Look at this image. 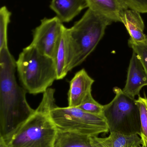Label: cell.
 Returning a JSON list of instances; mask_svg holds the SVG:
<instances>
[{
  "instance_id": "52a82bcc",
  "label": "cell",
  "mask_w": 147,
  "mask_h": 147,
  "mask_svg": "<svg viewBox=\"0 0 147 147\" xmlns=\"http://www.w3.org/2000/svg\"><path fill=\"white\" fill-rule=\"evenodd\" d=\"M63 26L57 16L44 18L34 30L33 40L30 45L53 58Z\"/></svg>"
},
{
  "instance_id": "7402d4cb",
  "label": "cell",
  "mask_w": 147,
  "mask_h": 147,
  "mask_svg": "<svg viewBox=\"0 0 147 147\" xmlns=\"http://www.w3.org/2000/svg\"><path fill=\"white\" fill-rule=\"evenodd\" d=\"M140 147H142V146H140Z\"/></svg>"
},
{
  "instance_id": "ac0fdd59",
  "label": "cell",
  "mask_w": 147,
  "mask_h": 147,
  "mask_svg": "<svg viewBox=\"0 0 147 147\" xmlns=\"http://www.w3.org/2000/svg\"><path fill=\"white\" fill-rule=\"evenodd\" d=\"M78 108L90 114L98 115H104V105L100 104L93 98L91 93L88 95Z\"/></svg>"
},
{
  "instance_id": "7a4b0ae2",
  "label": "cell",
  "mask_w": 147,
  "mask_h": 147,
  "mask_svg": "<svg viewBox=\"0 0 147 147\" xmlns=\"http://www.w3.org/2000/svg\"><path fill=\"white\" fill-rule=\"evenodd\" d=\"M55 89L43 93L38 108L26 120L3 136V142L10 147H54L58 129L50 117L55 106Z\"/></svg>"
},
{
  "instance_id": "d6986e66",
  "label": "cell",
  "mask_w": 147,
  "mask_h": 147,
  "mask_svg": "<svg viewBox=\"0 0 147 147\" xmlns=\"http://www.w3.org/2000/svg\"><path fill=\"white\" fill-rule=\"evenodd\" d=\"M128 45L139 57L147 73V40L144 42H135L130 38Z\"/></svg>"
},
{
  "instance_id": "3957f363",
  "label": "cell",
  "mask_w": 147,
  "mask_h": 147,
  "mask_svg": "<svg viewBox=\"0 0 147 147\" xmlns=\"http://www.w3.org/2000/svg\"><path fill=\"white\" fill-rule=\"evenodd\" d=\"M113 21L88 8L83 17L66 29L72 62L69 71L81 65L96 49Z\"/></svg>"
},
{
  "instance_id": "5b68a950",
  "label": "cell",
  "mask_w": 147,
  "mask_h": 147,
  "mask_svg": "<svg viewBox=\"0 0 147 147\" xmlns=\"http://www.w3.org/2000/svg\"><path fill=\"white\" fill-rule=\"evenodd\" d=\"M49 114L58 131L91 136H98L110 131L108 123L104 115L90 114L78 107H60L55 105L50 111Z\"/></svg>"
},
{
  "instance_id": "ba28073f",
  "label": "cell",
  "mask_w": 147,
  "mask_h": 147,
  "mask_svg": "<svg viewBox=\"0 0 147 147\" xmlns=\"http://www.w3.org/2000/svg\"><path fill=\"white\" fill-rule=\"evenodd\" d=\"M147 86V73L137 54L133 51L128 69L127 76L123 91L132 98L140 96L143 86Z\"/></svg>"
},
{
  "instance_id": "9a60e30c",
  "label": "cell",
  "mask_w": 147,
  "mask_h": 147,
  "mask_svg": "<svg viewBox=\"0 0 147 147\" xmlns=\"http://www.w3.org/2000/svg\"><path fill=\"white\" fill-rule=\"evenodd\" d=\"M91 136L58 131L54 147H92Z\"/></svg>"
},
{
  "instance_id": "e0dca14e",
  "label": "cell",
  "mask_w": 147,
  "mask_h": 147,
  "mask_svg": "<svg viewBox=\"0 0 147 147\" xmlns=\"http://www.w3.org/2000/svg\"><path fill=\"white\" fill-rule=\"evenodd\" d=\"M11 13L6 6L0 9V49L8 47L7 28Z\"/></svg>"
},
{
  "instance_id": "5bb4252c",
  "label": "cell",
  "mask_w": 147,
  "mask_h": 147,
  "mask_svg": "<svg viewBox=\"0 0 147 147\" xmlns=\"http://www.w3.org/2000/svg\"><path fill=\"white\" fill-rule=\"evenodd\" d=\"M141 13L136 10H125L121 16V22L125 26L132 39L135 42H144L147 40V35L144 33L145 24Z\"/></svg>"
},
{
  "instance_id": "2e32d148",
  "label": "cell",
  "mask_w": 147,
  "mask_h": 147,
  "mask_svg": "<svg viewBox=\"0 0 147 147\" xmlns=\"http://www.w3.org/2000/svg\"><path fill=\"white\" fill-rule=\"evenodd\" d=\"M140 112V130L139 133L141 139V146L147 147V98L139 96L135 99Z\"/></svg>"
},
{
  "instance_id": "277c9868",
  "label": "cell",
  "mask_w": 147,
  "mask_h": 147,
  "mask_svg": "<svg viewBox=\"0 0 147 147\" xmlns=\"http://www.w3.org/2000/svg\"><path fill=\"white\" fill-rule=\"evenodd\" d=\"M16 67L22 87L29 94L44 93L57 80L53 59L31 45L20 53Z\"/></svg>"
},
{
  "instance_id": "44dd1931",
  "label": "cell",
  "mask_w": 147,
  "mask_h": 147,
  "mask_svg": "<svg viewBox=\"0 0 147 147\" xmlns=\"http://www.w3.org/2000/svg\"><path fill=\"white\" fill-rule=\"evenodd\" d=\"M0 147H10L6 145L2 139H0Z\"/></svg>"
},
{
  "instance_id": "8992f818",
  "label": "cell",
  "mask_w": 147,
  "mask_h": 147,
  "mask_svg": "<svg viewBox=\"0 0 147 147\" xmlns=\"http://www.w3.org/2000/svg\"><path fill=\"white\" fill-rule=\"evenodd\" d=\"M115 94L113 100L104 105L103 115L108 121L110 131H117L125 125L140 123V112L135 99L124 93L123 90L114 87Z\"/></svg>"
},
{
  "instance_id": "9c48e42d",
  "label": "cell",
  "mask_w": 147,
  "mask_h": 147,
  "mask_svg": "<svg viewBox=\"0 0 147 147\" xmlns=\"http://www.w3.org/2000/svg\"><path fill=\"white\" fill-rule=\"evenodd\" d=\"M95 82L85 69L75 74L70 82L68 92V106L78 107L85 98L91 93V87Z\"/></svg>"
},
{
  "instance_id": "4fadbf2b",
  "label": "cell",
  "mask_w": 147,
  "mask_h": 147,
  "mask_svg": "<svg viewBox=\"0 0 147 147\" xmlns=\"http://www.w3.org/2000/svg\"><path fill=\"white\" fill-rule=\"evenodd\" d=\"M50 7L62 22L71 21L88 7L86 0H52Z\"/></svg>"
},
{
  "instance_id": "8fae6325",
  "label": "cell",
  "mask_w": 147,
  "mask_h": 147,
  "mask_svg": "<svg viewBox=\"0 0 147 147\" xmlns=\"http://www.w3.org/2000/svg\"><path fill=\"white\" fill-rule=\"evenodd\" d=\"M92 147H140L141 139L139 133L125 134L120 131H112L108 136L100 138L91 136Z\"/></svg>"
},
{
  "instance_id": "6da1fadb",
  "label": "cell",
  "mask_w": 147,
  "mask_h": 147,
  "mask_svg": "<svg viewBox=\"0 0 147 147\" xmlns=\"http://www.w3.org/2000/svg\"><path fill=\"white\" fill-rule=\"evenodd\" d=\"M16 61L8 47L0 49V130L3 136L34 113L27 92L15 77Z\"/></svg>"
},
{
  "instance_id": "30bf717a",
  "label": "cell",
  "mask_w": 147,
  "mask_h": 147,
  "mask_svg": "<svg viewBox=\"0 0 147 147\" xmlns=\"http://www.w3.org/2000/svg\"><path fill=\"white\" fill-rule=\"evenodd\" d=\"M66 29L67 28L63 26L53 58L56 68L57 80L63 79L66 76L70 71L72 62L71 51Z\"/></svg>"
},
{
  "instance_id": "ffe728a7",
  "label": "cell",
  "mask_w": 147,
  "mask_h": 147,
  "mask_svg": "<svg viewBox=\"0 0 147 147\" xmlns=\"http://www.w3.org/2000/svg\"><path fill=\"white\" fill-rule=\"evenodd\" d=\"M129 9L140 13H147V0H124Z\"/></svg>"
},
{
  "instance_id": "7c38bea8",
  "label": "cell",
  "mask_w": 147,
  "mask_h": 147,
  "mask_svg": "<svg viewBox=\"0 0 147 147\" xmlns=\"http://www.w3.org/2000/svg\"><path fill=\"white\" fill-rule=\"evenodd\" d=\"M89 8L110 19L121 22V16L128 6L124 0H86Z\"/></svg>"
}]
</instances>
